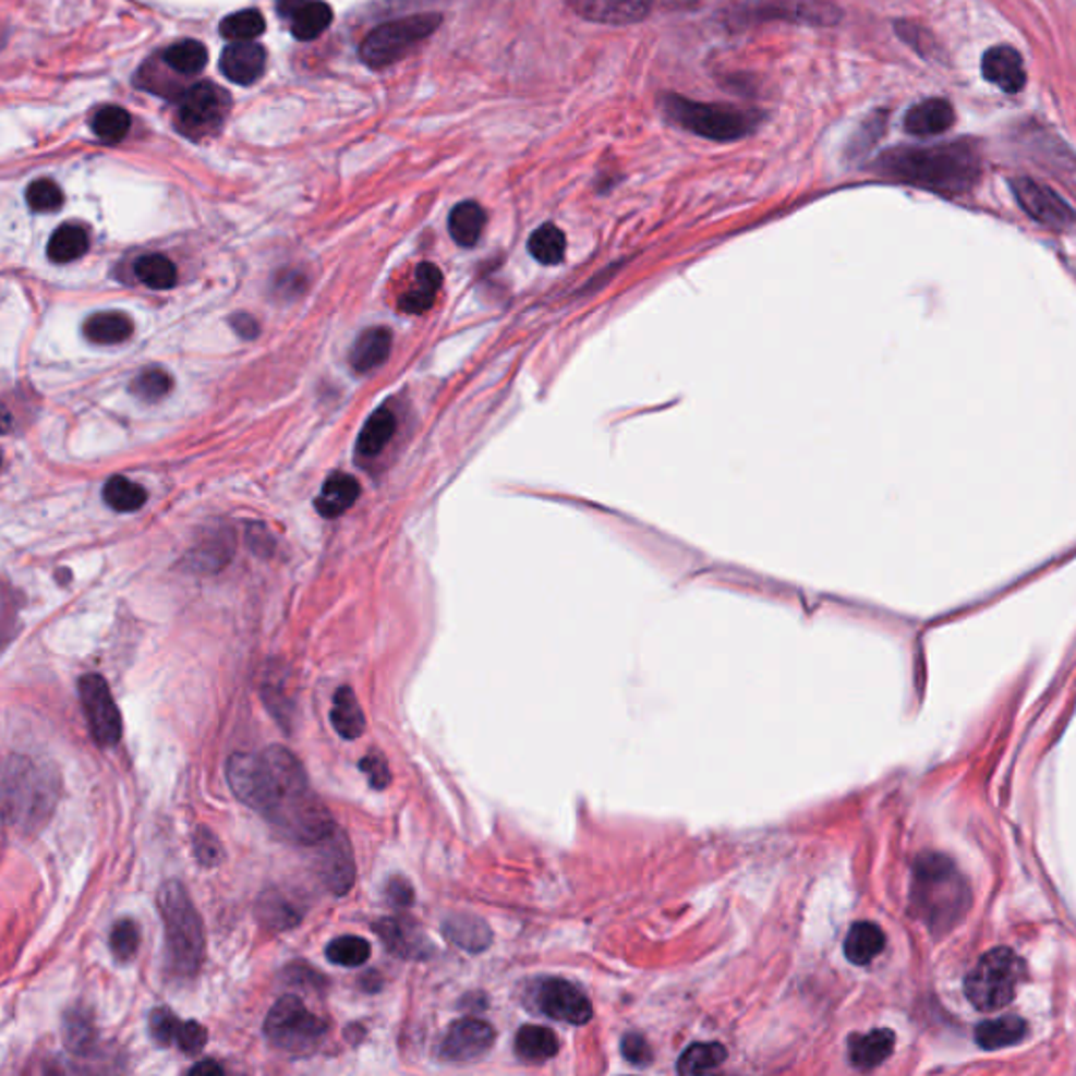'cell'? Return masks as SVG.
Listing matches in <instances>:
<instances>
[{
  "label": "cell",
  "mask_w": 1076,
  "mask_h": 1076,
  "mask_svg": "<svg viewBox=\"0 0 1076 1076\" xmlns=\"http://www.w3.org/2000/svg\"><path fill=\"white\" fill-rule=\"evenodd\" d=\"M1024 963L1009 948H994L965 978V996L980 1012H996L1016 999Z\"/></svg>",
  "instance_id": "cell-7"
},
{
  "label": "cell",
  "mask_w": 1076,
  "mask_h": 1076,
  "mask_svg": "<svg viewBox=\"0 0 1076 1076\" xmlns=\"http://www.w3.org/2000/svg\"><path fill=\"white\" fill-rule=\"evenodd\" d=\"M444 935L467 953H482L491 946L493 931L473 915H452L444 921Z\"/></svg>",
  "instance_id": "cell-26"
},
{
  "label": "cell",
  "mask_w": 1076,
  "mask_h": 1076,
  "mask_svg": "<svg viewBox=\"0 0 1076 1076\" xmlns=\"http://www.w3.org/2000/svg\"><path fill=\"white\" fill-rule=\"evenodd\" d=\"M307 2H310V0H278V13H280L282 17H289V20H292V15H294L299 9H303Z\"/></svg>",
  "instance_id": "cell-60"
},
{
  "label": "cell",
  "mask_w": 1076,
  "mask_h": 1076,
  "mask_svg": "<svg viewBox=\"0 0 1076 1076\" xmlns=\"http://www.w3.org/2000/svg\"><path fill=\"white\" fill-rule=\"evenodd\" d=\"M391 343H394L391 330L385 326H375V328L364 330L351 348V368L360 375L375 371L389 358Z\"/></svg>",
  "instance_id": "cell-22"
},
{
  "label": "cell",
  "mask_w": 1076,
  "mask_h": 1076,
  "mask_svg": "<svg viewBox=\"0 0 1076 1076\" xmlns=\"http://www.w3.org/2000/svg\"><path fill=\"white\" fill-rule=\"evenodd\" d=\"M387 898L396 908H408L414 902V890L408 883V879L396 874L387 883Z\"/></svg>",
  "instance_id": "cell-56"
},
{
  "label": "cell",
  "mask_w": 1076,
  "mask_h": 1076,
  "mask_svg": "<svg viewBox=\"0 0 1076 1076\" xmlns=\"http://www.w3.org/2000/svg\"><path fill=\"white\" fill-rule=\"evenodd\" d=\"M528 251L536 262L543 263V265H557V263L564 262V257H566V235L557 226L545 223V226L536 228L530 235Z\"/></svg>",
  "instance_id": "cell-41"
},
{
  "label": "cell",
  "mask_w": 1076,
  "mask_h": 1076,
  "mask_svg": "<svg viewBox=\"0 0 1076 1076\" xmlns=\"http://www.w3.org/2000/svg\"><path fill=\"white\" fill-rule=\"evenodd\" d=\"M78 694L93 740L101 749L117 747L122 738V715L118 711L108 681L95 673L85 675L78 681Z\"/></svg>",
  "instance_id": "cell-11"
},
{
  "label": "cell",
  "mask_w": 1076,
  "mask_h": 1076,
  "mask_svg": "<svg viewBox=\"0 0 1076 1076\" xmlns=\"http://www.w3.org/2000/svg\"><path fill=\"white\" fill-rule=\"evenodd\" d=\"M333 24V9L322 0H310L291 20L292 36L297 40H316Z\"/></svg>",
  "instance_id": "cell-36"
},
{
  "label": "cell",
  "mask_w": 1076,
  "mask_h": 1076,
  "mask_svg": "<svg viewBox=\"0 0 1076 1076\" xmlns=\"http://www.w3.org/2000/svg\"><path fill=\"white\" fill-rule=\"evenodd\" d=\"M326 1030V1021L314 1016L294 994L278 999L263 1024V1032L269 1043L291 1053H307L318 1048Z\"/></svg>",
  "instance_id": "cell-8"
},
{
  "label": "cell",
  "mask_w": 1076,
  "mask_h": 1076,
  "mask_svg": "<svg viewBox=\"0 0 1076 1076\" xmlns=\"http://www.w3.org/2000/svg\"><path fill=\"white\" fill-rule=\"evenodd\" d=\"M135 276L154 291H169L177 285L176 263L165 255H144L135 262Z\"/></svg>",
  "instance_id": "cell-42"
},
{
  "label": "cell",
  "mask_w": 1076,
  "mask_h": 1076,
  "mask_svg": "<svg viewBox=\"0 0 1076 1076\" xmlns=\"http://www.w3.org/2000/svg\"><path fill=\"white\" fill-rule=\"evenodd\" d=\"M192 842H194V854H196V858H198V862L203 867L213 869V867H217L221 862L223 847H221L217 835L210 829L198 826L196 833H194V837H192Z\"/></svg>",
  "instance_id": "cell-51"
},
{
  "label": "cell",
  "mask_w": 1076,
  "mask_h": 1076,
  "mask_svg": "<svg viewBox=\"0 0 1076 1076\" xmlns=\"http://www.w3.org/2000/svg\"><path fill=\"white\" fill-rule=\"evenodd\" d=\"M955 108L951 101L931 97L912 106L904 117V131L915 137H931L946 133L955 124Z\"/></svg>",
  "instance_id": "cell-21"
},
{
  "label": "cell",
  "mask_w": 1076,
  "mask_h": 1076,
  "mask_svg": "<svg viewBox=\"0 0 1076 1076\" xmlns=\"http://www.w3.org/2000/svg\"><path fill=\"white\" fill-rule=\"evenodd\" d=\"M316 871L322 883L335 896H346L355 883V862L348 837L337 829L321 844L314 845Z\"/></svg>",
  "instance_id": "cell-14"
},
{
  "label": "cell",
  "mask_w": 1076,
  "mask_h": 1076,
  "mask_svg": "<svg viewBox=\"0 0 1076 1076\" xmlns=\"http://www.w3.org/2000/svg\"><path fill=\"white\" fill-rule=\"evenodd\" d=\"M88 251V233L81 226H61L47 246L49 259L56 263H70L81 259Z\"/></svg>",
  "instance_id": "cell-37"
},
{
  "label": "cell",
  "mask_w": 1076,
  "mask_h": 1076,
  "mask_svg": "<svg viewBox=\"0 0 1076 1076\" xmlns=\"http://www.w3.org/2000/svg\"><path fill=\"white\" fill-rule=\"evenodd\" d=\"M190 1073H192V1075H203V1076L223 1075V1068H221V1066H219L217 1062H213V1060H204V1062H198V1064H194V1066L190 1068Z\"/></svg>",
  "instance_id": "cell-59"
},
{
  "label": "cell",
  "mask_w": 1076,
  "mask_h": 1076,
  "mask_svg": "<svg viewBox=\"0 0 1076 1076\" xmlns=\"http://www.w3.org/2000/svg\"><path fill=\"white\" fill-rule=\"evenodd\" d=\"M969 887L957 867L940 856H919L912 869V910L930 930L946 931L957 926L969 908Z\"/></svg>",
  "instance_id": "cell-4"
},
{
  "label": "cell",
  "mask_w": 1076,
  "mask_h": 1076,
  "mask_svg": "<svg viewBox=\"0 0 1076 1076\" xmlns=\"http://www.w3.org/2000/svg\"><path fill=\"white\" fill-rule=\"evenodd\" d=\"M59 776L26 755H11L2 767V814L15 831L32 835L56 812Z\"/></svg>",
  "instance_id": "cell-3"
},
{
  "label": "cell",
  "mask_w": 1076,
  "mask_h": 1076,
  "mask_svg": "<svg viewBox=\"0 0 1076 1076\" xmlns=\"http://www.w3.org/2000/svg\"><path fill=\"white\" fill-rule=\"evenodd\" d=\"M133 322L122 312H99L83 324V333L95 346H118L131 339Z\"/></svg>",
  "instance_id": "cell-27"
},
{
  "label": "cell",
  "mask_w": 1076,
  "mask_h": 1076,
  "mask_svg": "<svg viewBox=\"0 0 1076 1076\" xmlns=\"http://www.w3.org/2000/svg\"><path fill=\"white\" fill-rule=\"evenodd\" d=\"M885 948V933L873 921H858L845 938V957L854 965H869Z\"/></svg>",
  "instance_id": "cell-25"
},
{
  "label": "cell",
  "mask_w": 1076,
  "mask_h": 1076,
  "mask_svg": "<svg viewBox=\"0 0 1076 1076\" xmlns=\"http://www.w3.org/2000/svg\"><path fill=\"white\" fill-rule=\"evenodd\" d=\"M267 56L263 51L262 45L249 40V43H233L226 47L221 56V72L226 74L228 81L235 85L249 87L257 83L265 72Z\"/></svg>",
  "instance_id": "cell-20"
},
{
  "label": "cell",
  "mask_w": 1076,
  "mask_h": 1076,
  "mask_svg": "<svg viewBox=\"0 0 1076 1076\" xmlns=\"http://www.w3.org/2000/svg\"><path fill=\"white\" fill-rule=\"evenodd\" d=\"M486 228V210L473 201L457 204L448 217V230L457 244L475 246Z\"/></svg>",
  "instance_id": "cell-30"
},
{
  "label": "cell",
  "mask_w": 1076,
  "mask_h": 1076,
  "mask_svg": "<svg viewBox=\"0 0 1076 1076\" xmlns=\"http://www.w3.org/2000/svg\"><path fill=\"white\" fill-rule=\"evenodd\" d=\"M439 24L442 17L437 13L410 15L404 20L387 22L364 38L360 47V58L371 68L391 65L394 61L404 58L421 40L430 38Z\"/></svg>",
  "instance_id": "cell-10"
},
{
  "label": "cell",
  "mask_w": 1076,
  "mask_h": 1076,
  "mask_svg": "<svg viewBox=\"0 0 1076 1076\" xmlns=\"http://www.w3.org/2000/svg\"><path fill=\"white\" fill-rule=\"evenodd\" d=\"M110 951L120 963L133 959L140 951V928L133 919H120L110 933Z\"/></svg>",
  "instance_id": "cell-48"
},
{
  "label": "cell",
  "mask_w": 1076,
  "mask_h": 1076,
  "mask_svg": "<svg viewBox=\"0 0 1076 1076\" xmlns=\"http://www.w3.org/2000/svg\"><path fill=\"white\" fill-rule=\"evenodd\" d=\"M620 1053L633 1066H648L652 1062V1049L638 1032H629L622 1037Z\"/></svg>",
  "instance_id": "cell-54"
},
{
  "label": "cell",
  "mask_w": 1076,
  "mask_h": 1076,
  "mask_svg": "<svg viewBox=\"0 0 1076 1076\" xmlns=\"http://www.w3.org/2000/svg\"><path fill=\"white\" fill-rule=\"evenodd\" d=\"M230 108V95L210 83L188 88L177 108V129L188 137H204L217 131Z\"/></svg>",
  "instance_id": "cell-12"
},
{
  "label": "cell",
  "mask_w": 1076,
  "mask_h": 1076,
  "mask_svg": "<svg viewBox=\"0 0 1076 1076\" xmlns=\"http://www.w3.org/2000/svg\"><path fill=\"white\" fill-rule=\"evenodd\" d=\"M262 697L265 700L267 711L271 713V717L285 729H289L292 726V717H294V700L289 694V684L285 681V675H280V677H276L274 673L265 675V681L262 684Z\"/></svg>",
  "instance_id": "cell-40"
},
{
  "label": "cell",
  "mask_w": 1076,
  "mask_h": 1076,
  "mask_svg": "<svg viewBox=\"0 0 1076 1076\" xmlns=\"http://www.w3.org/2000/svg\"><path fill=\"white\" fill-rule=\"evenodd\" d=\"M663 110L677 126L713 142H736L751 135L761 112L740 110L727 104H700L681 95H665Z\"/></svg>",
  "instance_id": "cell-6"
},
{
  "label": "cell",
  "mask_w": 1076,
  "mask_h": 1076,
  "mask_svg": "<svg viewBox=\"0 0 1076 1076\" xmlns=\"http://www.w3.org/2000/svg\"><path fill=\"white\" fill-rule=\"evenodd\" d=\"M896 32H898V36H900L906 45H910L923 58H930L931 53L935 51L933 36H931L928 29H923L921 26H917V24H910V22H898L896 24Z\"/></svg>",
  "instance_id": "cell-53"
},
{
  "label": "cell",
  "mask_w": 1076,
  "mask_h": 1076,
  "mask_svg": "<svg viewBox=\"0 0 1076 1076\" xmlns=\"http://www.w3.org/2000/svg\"><path fill=\"white\" fill-rule=\"evenodd\" d=\"M559 1051V1039L547 1026H522L516 1035V1053L520 1060L539 1064L552 1060Z\"/></svg>",
  "instance_id": "cell-32"
},
{
  "label": "cell",
  "mask_w": 1076,
  "mask_h": 1076,
  "mask_svg": "<svg viewBox=\"0 0 1076 1076\" xmlns=\"http://www.w3.org/2000/svg\"><path fill=\"white\" fill-rule=\"evenodd\" d=\"M396 430H398L396 414L389 408H378L360 432L358 452L364 457H377L378 452H383V448L389 444Z\"/></svg>",
  "instance_id": "cell-34"
},
{
  "label": "cell",
  "mask_w": 1076,
  "mask_h": 1076,
  "mask_svg": "<svg viewBox=\"0 0 1076 1076\" xmlns=\"http://www.w3.org/2000/svg\"><path fill=\"white\" fill-rule=\"evenodd\" d=\"M61 1035H63V1043L70 1053H74V1055L88 1053L95 1045V1039H97L95 1019H93L90 1009H87L85 1005L70 1007L63 1016Z\"/></svg>",
  "instance_id": "cell-31"
},
{
  "label": "cell",
  "mask_w": 1076,
  "mask_h": 1076,
  "mask_svg": "<svg viewBox=\"0 0 1076 1076\" xmlns=\"http://www.w3.org/2000/svg\"><path fill=\"white\" fill-rule=\"evenodd\" d=\"M1009 188L1021 210L1037 223L1057 232L1075 228V208L1045 183L1030 177H1016L1009 181Z\"/></svg>",
  "instance_id": "cell-13"
},
{
  "label": "cell",
  "mask_w": 1076,
  "mask_h": 1076,
  "mask_svg": "<svg viewBox=\"0 0 1076 1076\" xmlns=\"http://www.w3.org/2000/svg\"><path fill=\"white\" fill-rule=\"evenodd\" d=\"M375 933L380 938L383 946L400 959H425L434 953V946L430 944L425 933L407 917L380 919L375 926Z\"/></svg>",
  "instance_id": "cell-18"
},
{
  "label": "cell",
  "mask_w": 1076,
  "mask_h": 1076,
  "mask_svg": "<svg viewBox=\"0 0 1076 1076\" xmlns=\"http://www.w3.org/2000/svg\"><path fill=\"white\" fill-rule=\"evenodd\" d=\"M206 1043H208V1030H206V1026H203L201 1021H194V1019L181 1021L179 1032H177V1048L181 1049L183 1053H188V1055H194V1053L203 1051L206 1048Z\"/></svg>",
  "instance_id": "cell-52"
},
{
  "label": "cell",
  "mask_w": 1076,
  "mask_h": 1076,
  "mask_svg": "<svg viewBox=\"0 0 1076 1076\" xmlns=\"http://www.w3.org/2000/svg\"><path fill=\"white\" fill-rule=\"evenodd\" d=\"M330 722H333L335 732L343 740H358L364 734L366 720H364V713H362V706L358 702V697L353 694L350 686H343V688H339L335 692Z\"/></svg>",
  "instance_id": "cell-28"
},
{
  "label": "cell",
  "mask_w": 1076,
  "mask_h": 1076,
  "mask_svg": "<svg viewBox=\"0 0 1076 1076\" xmlns=\"http://www.w3.org/2000/svg\"><path fill=\"white\" fill-rule=\"evenodd\" d=\"M208 61V53L198 40H181L165 51V63L179 74H198Z\"/></svg>",
  "instance_id": "cell-44"
},
{
  "label": "cell",
  "mask_w": 1076,
  "mask_h": 1076,
  "mask_svg": "<svg viewBox=\"0 0 1076 1076\" xmlns=\"http://www.w3.org/2000/svg\"><path fill=\"white\" fill-rule=\"evenodd\" d=\"M896 1043V1035L887 1028H879L869 1035H856L849 1039V1062L858 1071H873L883 1064Z\"/></svg>",
  "instance_id": "cell-23"
},
{
  "label": "cell",
  "mask_w": 1076,
  "mask_h": 1076,
  "mask_svg": "<svg viewBox=\"0 0 1076 1076\" xmlns=\"http://www.w3.org/2000/svg\"><path fill=\"white\" fill-rule=\"evenodd\" d=\"M26 203L36 213H53L63 206V192L51 179H36L26 190Z\"/></svg>",
  "instance_id": "cell-49"
},
{
  "label": "cell",
  "mask_w": 1076,
  "mask_h": 1076,
  "mask_svg": "<svg viewBox=\"0 0 1076 1076\" xmlns=\"http://www.w3.org/2000/svg\"><path fill=\"white\" fill-rule=\"evenodd\" d=\"M883 129H885V114H873V117L869 118L862 124V129L856 133V137H854L856 149H865V147L874 144L881 137Z\"/></svg>",
  "instance_id": "cell-57"
},
{
  "label": "cell",
  "mask_w": 1076,
  "mask_h": 1076,
  "mask_svg": "<svg viewBox=\"0 0 1076 1076\" xmlns=\"http://www.w3.org/2000/svg\"><path fill=\"white\" fill-rule=\"evenodd\" d=\"M729 22H770L781 20L788 24L829 28L842 22L844 13L829 0H742L729 2Z\"/></svg>",
  "instance_id": "cell-9"
},
{
  "label": "cell",
  "mask_w": 1076,
  "mask_h": 1076,
  "mask_svg": "<svg viewBox=\"0 0 1076 1076\" xmlns=\"http://www.w3.org/2000/svg\"><path fill=\"white\" fill-rule=\"evenodd\" d=\"M360 770L366 774L368 783H371L373 788H377V790H383V788L391 785L389 765H387V761L378 755V753H371V755L364 757L360 761Z\"/></svg>",
  "instance_id": "cell-55"
},
{
  "label": "cell",
  "mask_w": 1076,
  "mask_h": 1076,
  "mask_svg": "<svg viewBox=\"0 0 1076 1076\" xmlns=\"http://www.w3.org/2000/svg\"><path fill=\"white\" fill-rule=\"evenodd\" d=\"M104 500L110 509H114L118 513H133L146 505L147 493L144 486H140V484H135L122 475H114L104 486Z\"/></svg>",
  "instance_id": "cell-38"
},
{
  "label": "cell",
  "mask_w": 1076,
  "mask_h": 1076,
  "mask_svg": "<svg viewBox=\"0 0 1076 1076\" xmlns=\"http://www.w3.org/2000/svg\"><path fill=\"white\" fill-rule=\"evenodd\" d=\"M326 959L341 967H360L371 959V942L362 935H341L326 946Z\"/></svg>",
  "instance_id": "cell-43"
},
{
  "label": "cell",
  "mask_w": 1076,
  "mask_h": 1076,
  "mask_svg": "<svg viewBox=\"0 0 1076 1076\" xmlns=\"http://www.w3.org/2000/svg\"><path fill=\"white\" fill-rule=\"evenodd\" d=\"M982 74L990 85L1005 90V93H1019L1026 87V70L1021 56L1014 47L999 45L992 47L984 58H982Z\"/></svg>",
  "instance_id": "cell-19"
},
{
  "label": "cell",
  "mask_w": 1076,
  "mask_h": 1076,
  "mask_svg": "<svg viewBox=\"0 0 1076 1076\" xmlns=\"http://www.w3.org/2000/svg\"><path fill=\"white\" fill-rule=\"evenodd\" d=\"M263 29H265V20H263L262 13L255 9H244V11L232 13L219 26V32L233 43L255 40L259 34H263Z\"/></svg>",
  "instance_id": "cell-46"
},
{
  "label": "cell",
  "mask_w": 1076,
  "mask_h": 1076,
  "mask_svg": "<svg viewBox=\"0 0 1076 1076\" xmlns=\"http://www.w3.org/2000/svg\"><path fill=\"white\" fill-rule=\"evenodd\" d=\"M226 776L233 795L291 844L314 847L337 831L333 815L312 790L303 765L280 745H271L262 753H233Z\"/></svg>",
  "instance_id": "cell-1"
},
{
  "label": "cell",
  "mask_w": 1076,
  "mask_h": 1076,
  "mask_svg": "<svg viewBox=\"0 0 1076 1076\" xmlns=\"http://www.w3.org/2000/svg\"><path fill=\"white\" fill-rule=\"evenodd\" d=\"M90 126H93V133L101 142H106V144H118V142H122L126 137V133L131 129V117L122 108L106 106V108H101L93 117Z\"/></svg>",
  "instance_id": "cell-45"
},
{
  "label": "cell",
  "mask_w": 1076,
  "mask_h": 1076,
  "mask_svg": "<svg viewBox=\"0 0 1076 1076\" xmlns=\"http://www.w3.org/2000/svg\"><path fill=\"white\" fill-rule=\"evenodd\" d=\"M173 389V377L160 368H147L140 373L131 383V394H135L144 402H160Z\"/></svg>",
  "instance_id": "cell-47"
},
{
  "label": "cell",
  "mask_w": 1076,
  "mask_h": 1076,
  "mask_svg": "<svg viewBox=\"0 0 1076 1076\" xmlns=\"http://www.w3.org/2000/svg\"><path fill=\"white\" fill-rule=\"evenodd\" d=\"M1026 1035V1021L1018 1016L982 1021L976 1028V1041L982 1049H1003L1016 1045Z\"/></svg>",
  "instance_id": "cell-35"
},
{
  "label": "cell",
  "mask_w": 1076,
  "mask_h": 1076,
  "mask_svg": "<svg viewBox=\"0 0 1076 1076\" xmlns=\"http://www.w3.org/2000/svg\"><path fill=\"white\" fill-rule=\"evenodd\" d=\"M536 1007L547 1018L582 1026L593 1018V1007L587 994L568 980L552 978L536 990Z\"/></svg>",
  "instance_id": "cell-15"
},
{
  "label": "cell",
  "mask_w": 1076,
  "mask_h": 1076,
  "mask_svg": "<svg viewBox=\"0 0 1076 1076\" xmlns=\"http://www.w3.org/2000/svg\"><path fill=\"white\" fill-rule=\"evenodd\" d=\"M727 1049L720 1043H697L686 1049L677 1062L681 1075H706L726 1062Z\"/></svg>",
  "instance_id": "cell-39"
},
{
  "label": "cell",
  "mask_w": 1076,
  "mask_h": 1076,
  "mask_svg": "<svg viewBox=\"0 0 1076 1076\" xmlns=\"http://www.w3.org/2000/svg\"><path fill=\"white\" fill-rule=\"evenodd\" d=\"M568 7L589 22L629 26L648 17L652 0H566Z\"/></svg>",
  "instance_id": "cell-17"
},
{
  "label": "cell",
  "mask_w": 1076,
  "mask_h": 1076,
  "mask_svg": "<svg viewBox=\"0 0 1076 1076\" xmlns=\"http://www.w3.org/2000/svg\"><path fill=\"white\" fill-rule=\"evenodd\" d=\"M360 482L350 473H333L316 498V509L326 520L343 516L360 496Z\"/></svg>",
  "instance_id": "cell-24"
},
{
  "label": "cell",
  "mask_w": 1076,
  "mask_h": 1076,
  "mask_svg": "<svg viewBox=\"0 0 1076 1076\" xmlns=\"http://www.w3.org/2000/svg\"><path fill=\"white\" fill-rule=\"evenodd\" d=\"M303 915V906L285 892H265L259 902V917L269 930L294 928Z\"/></svg>",
  "instance_id": "cell-33"
},
{
  "label": "cell",
  "mask_w": 1076,
  "mask_h": 1076,
  "mask_svg": "<svg viewBox=\"0 0 1076 1076\" xmlns=\"http://www.w3.org/2000/svg\"><path fill=\"white\" fill-rule=\"evenodd\" d=\"M158 912L165 923L167 955L173 974L194 978L203 969L206 957L203 917L188 890L179 881H167L158 890Z\"/></svg>",
  "instance_id": "cell-5"
},
{
  "label": "cell",
  "mask_w": 1076,
  "mask_h": 1076,
  "mask_svg": "<svg viewBox=\"0 0 1076 1076\" xmlns=\"http://www.w3.org/2000/svg\"><path fill=\"white\" fill-rule=\"evenodd\" d=\"M495 1037V1028L484 1019H459L448 1028L439 1045V1055L448 1062H471L488 1053Z\"/></svg>",
  "instance_id": "cell-16"
},
{
  "label": "cell",
  "mask_w": 1076,
  "mask_h": 1076,
  "mask_svg": "<svg viewBox=\"0 0 1076 1076\" xmlns=\"http://www.w3.org/2000/svg\"><path fill=\"white\" fill-rule=\"evenodd\" d=\"M873 167L881 176L948 196L969 192L982 173L980 156L969 142L894 147L883 152Z\"/></svg>",
  "instance_id": "cell-2"
},
{
  "label": "cell",
  "mask_w": 1076,
  "mask_h": 1076,
  "mask_svg": "<svg viewBox=\"0 0 1076 1076\" xmlns=\"http://www.w3.org/2000/svg\"><path fill=\"white\" fill-rule=\"evenodd\" d=\"M439 287H442V271L434 263H421L414 274V285L400 301V310L407 314L427 312L436 301Z\"/></svg>",
  "instance_id": "cell-29"
},
{
  "label": "cell",
  "mask_w": 1076,
  "mask_h": 1076,
  "mask_svg": "<svg viewBox=\"0 0 1076 1076\" xmlns=\"http://www.w3.org/2000/svg\"><path fill=\"white\" fill-rule=\"evenodd\" d=\"M233 330L242 339H255L259 335V322L255 321L251 314H238L232 318Z\"/></svg>",
  "instance_id": "cell-58"
},
{
  "label": "cell",
  "mask_w": 1076,
  "mask_h": 1076,
  "mask_svg": "<svg viewBox=\"0 0 1076 1076\" xmlns=\"http://www.w3.org/2000/svg\"><path fill=\"white\" fill-rule=\"evenodd\" d=\"M181 1019L177 1018L171 1009H154L149 1016V1035L160 1048H171L176 1045L177 1032H179Z\"/></svg>",
  "instance_id": "cell-50"
}]
</instances>
